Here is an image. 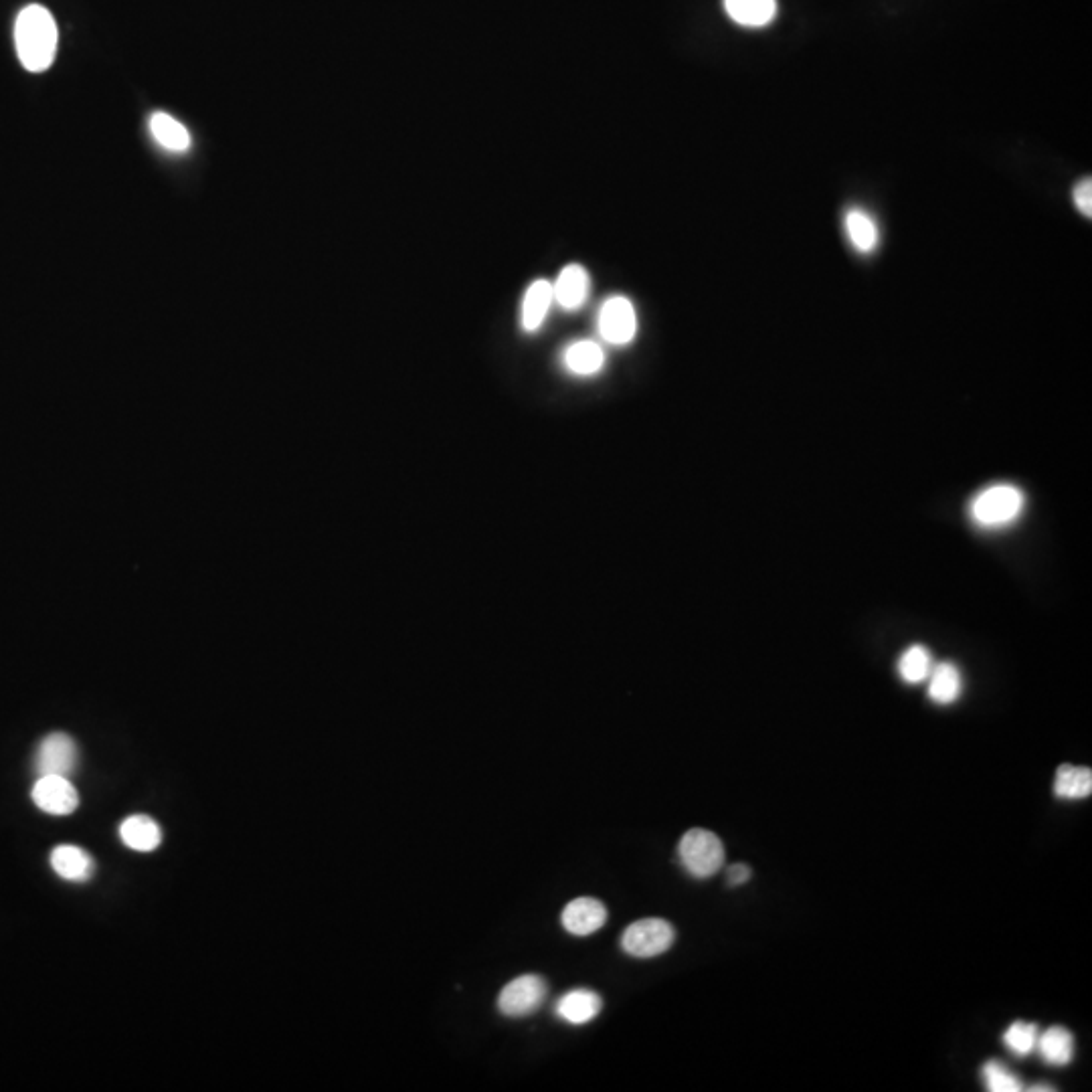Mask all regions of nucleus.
<instances>
[{
    "instance_id": "nucleus-23",
    "label": "nucleus",
    "mask_w": 1092,
    "mask_h": 1092,
    "mask_svg": "<svg viewBox=\"0 0 1092 1092\" xmlns=\"http://www.w3.org/2000/svg\"><path fill=\"white\" fill-rule=\"evenodd\" d=\"M983 1082L989 1092H1020L1024 1090L1022 1080L1001 1062L989 1060L983 1064Z\"/></svg>"
},
{
    "instance_id": "nucleus-6",
    "label": "nucleus",
    "mask_w": 1092,
    "mask_h": 1092,
    "mask_svg": "<svg viewBox=\"0 0 1092 1092\" xmlns=\"http://www.w3.org/2000/svg\"><path fill=\"white\" fill-rule=\"evenodd\" d=\"M599 334L613 346L629 344L637 334V314L625 296H611L599 310Z\"/></svg>"
},
{
    "instance_id": "nucleus-16",
    "label": "nucleus",
    "mask_w": 1092,
    "mask_h": 1092,
    "mask_svg": "<svg viewBox=\"0 0 1092 1092\" xmlns=\"http://www.w3.org/2000/svg\"><path fill=\"white\" fill-rule=\"evenodd\" d=\"M929 682V698L939 706H951L963 692L961 670L953 662H941L933 666Z\"/></svg>"
},
{
    "instance_id": "nucleus-9",
    "label": "nucleus",
    "mask_w": 1092,
    "mask_h": 1092,
    "mask_svg": "<svg viewBox=\"0 0 1092 1092\" xmlns=\"http://www.w3.org/2000/svg\"><path fill=\"white\" fill-rule=\"evenodd\" d=\"M561 923L567 933L575 937H589L607 923V908L595 898H577L565 906Z\"/></svg>"
},
{
    "instance_id": "nucleus-11",
    "label": "nucleus",
    "mask_w": 1092,
    "mask_h": 1092,
    "mask_svg": "<svg viewBox=\"0 0 1092 1092\" xmlns=\"http://www.w3.org/2000/svg\"><path fill=\"white\" fill-rule=\"evenodd\" d=\"M603 1001L593 989L577 987L565 993L557 1004V1016L573 1026H583L595 1020L601 1012Z\"/></svg>"
},
{
    "instance_id": "nucleus-12",
    "label": "nucleus",
    "mask_w": 1092,
    "mask_h": 1092,
    "mask_svg": "<svg viewBox=\"0 0 1092 1092\" xmlns=\"http://www.w3.org/2000/svg\"><path fill=\"white\" fill-rule=\"evenodd\" d=\"M724 11L741 27L761 29L775 21L777 0H724Z\"/></svg>"
},
{
    "instance_id": "nucleus-20",
    "label": "nucleus",
    "mask_w": 1092,
    "mask_h": 1092,
    "mask_svg": "<svg viewBox=\"0 0 1092 1092\" xmlns=\"http://www.w3.org/2000/svg\"><path fill=\"white\" fill-rule=\"evenodd\" d=\"M150 134L168 152H187L193 142L191 132L164 112H156L150 118Z\"/></svg>"
},
{
    "instance_id": "nucleus-18",
    "label": "nucleus",
    "mask_w": 1092,
    "mask_h": 1092,
    "mask_svg": "<svg viewBox=\"0 0 1092 1092\" xmlns=\"http://www.w3.org/2000/svg\"><path fill=\"white\" fill-rule=\"evenodd\" d=\"M563 360H565L567 371H571L573 375L593 377L603 369L605 352L593 340H579L567 346Z\"/></svg>"
},
{
    "instance_id": "nucleus-21",
    "label": "nucleus",
    "mask_w": 1092,
    "mask_h": 1092,
    "mask_svg": "<svg viewBox=\"0 0 1092 1092\" xmlns=\"http://www.w3.org/2000/svg\"><path fill=\"white\" fill-rule=\"evenodd\" d=\"M1092 793V771L1088 767L1060 765L1054 779V795L1060 799H1084Z\"/></svg>"
},
{
    "instance_id": "nucleus-3",
    "label": "nucleus",
    "mask_w": 1092,
    "mask_h": 1092,
    "mask_svg": "<svg viewBox=\"0 0 1092 1092\" xmlns=\"http://www.w3.org/2000/svg\"><path fill=\"white\" fill-rule=\"evenodd\" d=\"M678 856L680 864L692 878L706 880L722 870L726 852L722 840L714 832L704 828H692L682 836L678 844Z\"/></svg>"
},
{
    "instance_id": "nucleus-22",
    "label": "nucleus",
    "mask_w": 1092,
    "mask_h": 1092,
    "mask_svg": "<svg viewBox=\"0 0 1092 1092\" xmlns=\"http://www.w3.org/2000/svg\"><path fill=\"white\" fill-rule=\"evenodd\" d=\"M933 654L929 652V648L917 644V646H910L908 650H904V654L900 656L898 660V676L902 678L904 684H910V686H917V684H923L927 682V678L931 676L933 672Z\"/></svg>"
},
{
    "instance_id": "nucleus-7",
    "label": "nucleus",
    "mask_w": 1092,
    "mask_h": 1092,
    "mask_svg": "<svg viewBox=\"0 0 1092 1092\" xmlns=\"http://www.w3.org/2000/svg\"><path fill=\"white\" fill-rule=\"evenodd\" d=\"M77 761H79V753H77L75 741L65 733H51L37 747L35 771L39 777H45V775L69 777L75 773Z\"/></svg>"
},
{
    "instance_id": "nucleus-17",
    "label": "nucleus",
    "mask_w": 1092,
    "mask_h": 1092,
    "mask_svg": "<svg viewBox=\"0 0 1092 1092\" xmlns=\"http://www.w3.org/2000/svg\"><path fill=\"white\" fill-rule=\"evenodd\" d=\"M122 842L136 852H154L162 842V832L154 819L146 815H132L120 826Z\"/></svg>"
},
{
    "instance_id": "nucleus-14",
    "label": "nucleus",
    "mask_w": 1092,
    "mask_h": 1092,
    "mask_svg": "<svg viewBox=\"0 0 1092 1092\" xmlns=\"http://www.w3.org/2000/svg\"><path fill=\"white\" fill-rule=\"evenodd\" d=\"M844 227L848 241L858 253H872L880 243V229L876 219L862 207H852L846 211Z\"/></svg>"
},
{
    "instance_id": "nucleus-5",
    "label": "nucleus",
    "mask_w": 1092,
    "mask_h": 1092,
    "mask_svg": "<svg viewBox=\"0 0 1092 1092\" xmlns=\"http://www.w3.org/2000/svg\"><path fill=\"white\" fill-rule=\"evenodd\" d=\"M546 997V981L540 975L526 973L510 981L498 995V1010L506 1018H526L540 1010Z\"/></svg>"
},
{
    "instance_id": "nucleus-13",
    "label": "nucleus",
    "mask_w": 1092,
    "mask_h": 1092,
    "mask_svg": "<svg viewBox=\"0 0 1092 1092\" xmlns=\"http://www.w3.org/2000/svg\"><path fill=\"white\" fill-rule=\"evenodd\" d=\"M51 866L63 880L69 882H85L94 874V858L71 844H63L53 850Z\"/></svg>"
},
{
    "instance_id": "nucleus-2",
    "label": "nucleus",
    "mask_w": 1092,
    "mask_h": 1092,
    "mask_svg": "<svg viewBox=\"0 0 1092 1092\" xmlns=\"http://www.w3.org/2000/svg\"><path fill=\"white\" fill-rule=\"evenodd\" d=\"M1026 508L1024 492L1014 484H993L969 502V518L977 528L999 530L1012 526Z\"/></svg>"
},
{
    "instance_id": "nucleus-4",
    "label": "nucleus",
    "mask_w": 1092,
    "mask_h": 1092,
    "mask_svg": "<svg viewBox=\"0 0 1092 1092\" xmlns=\"http://www.w3.org/2000/svg\"><path fill=\"white\" fill-rule=\"evenodd\" d=\"M676 941V929L664 919H642L631 923L621 937V949L635 959L664 955Z\"/></svg>"
},
{
    "instance_id": "nucleus-27",
    "label": "nucleus",
    "mask_w": 1092,
    "mask_h": 1092,
    "mask_svg": "<svg viewBox=\"0 0 1092 1092\" xmlns=\"http://www.w3.org/2000/svg\"><path fill=\"white\" fill-rule=\"evenodd\" d=\"M1032 1090H1034V1092H1040V1090H1048V1092H1052V1090H1054V1086H1050V1084H1036V1086H1032Z\"/></svg>"
},
{
    "instance_id": "nucleus-26",
    "label": "nucleus",
    "mask_w": 1092,
    "mask_h": 1092,
    "mask_svg": "<svg viewBox=\"0 0 1092 1092\" xmlns=\"http://www.w3.org/2000/svg\"><path fill=\"white\" fill-rule=\"evenodd\" d=\"M751 868L747 864H733L728 866L726 870V882L728 886H743L745 882L751 880Z\"/></svg>"
},
{
    "instance_id": "nucleus-8",
    "label": "nucleus",
    "mask_w": 1092,
    "mask_h": 1092,
    "mask_svg": "<svg viewBox=\"0 0 1092 1092\" xmlns=\"http://www.w3.org/2000/svg\"><path fill=\"white\" fill-rule=\"evenodd\" d=\"M35 805L51 815H69L79 805V795L69 777L45 775L39 777L33 787Z\"/></svg>"
},
{
    "instance_id": "nucleus-25",
    "label": "nucleus",
    "mask_w": 1092,
    "mask_h": 1092,
    "mask_svg": "<svg viewBox=\"0 0 1092 1092\" xmlns=\"http://www.w3.org/2000/svg\"><path fill=\"white\" fill-rule=\"evenodd\" d=\"M1074 205L1076 209L1084 215V217H1092V180L1090 178H1084L1080 180L1074 193Z\"/></svg>"
},
{
    "instance_id": "nucleus-10",
    "label": "nucleus",
    "mask_w": 1092,
    "mask_h": 1092,
    "mask_svg": "<svg viewBox=\"0 0 1092 1092\" xmlns=\"http://www.w3.org/2000/svg\"><path fill=\"white\" fill-rule=\"evenodd\" d=\"M589 288H591V278L587 269L583 265L573 263L559 273L557 282H553V296L563 310L573 312L587 302Z\"/></svg>"
},
{
    "instance_id": "nucleus-24",
    "label": "nucleus",
    "mask_w": 1092,
    "mask_h": 1092,
    "mask_svg": "<svg viewBox=\"0 0 1092 1092\" xmlns=\"http://www.w3.org/2000/svg\"><path fill=\"white\" fill-rule=\"evenodd\" d=\"M1038 1036H1040V1030L1036 1024H1030V1022H1014L1006 1032H1004V1044L1010 1052H1014L1016 1056H1030L1034 1050H1036V1044H1038Z\"/></svg>"
},
{
    "instance_id": "nucleus-15",
    "label": "nucleus",
    "mask_w": 1092,
    "mask_h": 1092,
    "mask_svg": "<svg viewBox=\"0 0 1092 1092\" xmlns=\"http://www.w3.org/2000/svg\"><path fill=\"white\" fill-rule=\"evenodd\" d=\"M553 302H555L553 282L536 280L534 284H530L522 300V328L526 332L538 330L546 314H549Z\"/></svg>"
},
{
    "instance_id": "nucleus-19",
    "label": "nucleus",
    "mask_w": 1092,
    "mask_h": 1092,
    "mask_svg": "<svg viewBox=\"0 0 1092 1092\" xmlns=\"http://www.w3.org/2000/svg\"><path fill=\"white\" fill-rule=\"evenodd\" d=\"M1038 1054L1050 1066H1068L1074 1058V1038L1062 1026H1052L1038 1036Z\"/></svg>"
},
{
    "instance_id": "nucleus-1",
    "label": "nucleus",
    "mask_w": 1092,
    "mask_h": 1092,
    "mask_svg": "<svg viewBox=\"0 0 1092 1092\" xmlns=\"http://www.w3.org/2000/svg\"><path fill=\"white\" fill-rule=\"evenodd\" d=\"M59 45V29L53 15L41 5L25 7L15 23V47L23 67L41 73L51 67Z\"/></svg>"
}]
</instances>
